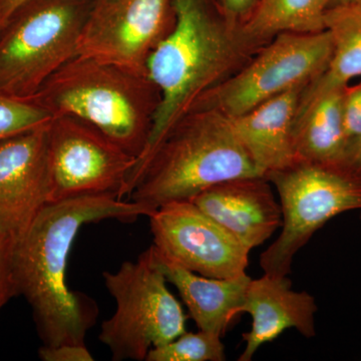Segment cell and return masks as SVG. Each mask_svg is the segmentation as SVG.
Wrapping results in <instances>:
<instances>
[{
    "instance_id": "cell-1",
    "label": "cell",
    "mask_w": 361,
    "mask_h": 361,
    "mask_svg": "<svg viewBox=\"0 0 361 361\" xmlns=\"http://www.w3.org/2000/svg\"><path fill=\"white\" fill-rule=\"evenodd\" d=\"M151 213L132 201L111 196L82 197L49 204L13 252L18 295L25 296L42 345L85 344L97 316V304L71 290L66 265L80 228L106 219L135 221Z\"/></svg>"
},
{
    "instance_id": "cell-2",
    "label": "cell",
    "mask_w": 361,
    "mask_h": 361,
    "mask_svg": "<svg viewBox=\"0 0 361 361\" xmlns=\"http://www.w3.org/2000/svg\"><path fill=\"white\" fill-rule=\"evenodd\" d=\"M174 27L147 65L161 103L137 163L202 97L236 75L264 47L249 39L242 21L229 18L217 0H174Z\"/></svg>"
},
{
    "instance_id": "cell-3",
    "label": "cell",
    "mask_w": 361,
    "mask_h": 361,
    "mask_svg": "<svg viewBox=\"0 0 361 361\" xmlns=\"http://www.w3.org/2000/svg\"><path fill=\"white\" fill-rule=\"evenodd\" d=\"M255 176L262 175L239 141L231 118L217 109L197 106L135 165L126 196L153 215L165 204L192 200L214 185Z\"/></svg>"
},
{
    "instance_id": "cell-4",
    "label": "cell",
    "mask_w": 361,
    "mask_h": 361,
    "mask_svg": "<svg viewBox=\"0 0 361 361\" xmlns=\"http://www.w3.org/2000/svg\"><path fill=\"white\" fill-rule=\"evenodd\" d=\"M33 99L51 116H73L94 126L139 161L148 146L161 92L147 73L75 56Z\"/></svg>"
},
{
    "instance_id": "cell-5",
    "label": "cell",
    "mask_w": 361,
    "mask_h": 361,
    "mask_svg": "<svg viewBox=\"0 0 361 361\" xmlns=\"http://www.w3.org/2000/svg\"><path fill=\"white\" fill-rule=\"evenodd\" d=\"M94 0H30L0 27V94L32 99L78 56Z\"/></svg>"
},
{
    "instance_id": "cell-6",
    "label": "cell",
    "mask_w": 361,
    "mask_h": 361,
    "mask_svg": "<svg viewBox=\"0 0 361 361\" xmlns=\"http://www.w3.org/2000/svg\"><path fill=\"white\" fill-rule=\"evenodd\" d=\"M103 276L116 308L102 324L99 338L113 360H146L152 348L186 332V315L149 248L137 261H127Z\"/></svg>"
},
{
    "instance_id": "cell-7",
    "label": "cell",
    "mask_w": 361,
    "mask_h": 361,
    "mask_svg": "<svg viewBox=\"0 0 361 361\" xmlns=\"http://www.w3.org/2000/svg\"><path fill=\"white\" fill-rule=\"evenodd\" d=\"M282 211L281 234L260 257L265 274L288 276L294 256L341 214L361 211V179L341 165L299 161L266 176Z\"/></svg>"
},
{
    "instance_id": "cell-8",
    "label": "cell",
    "mask_w": 361,
    "mask_h": 361,
    "mask_svg": "<svg viewBox=\"0 0 361 361\" xmlns=\"http://www.w3.org/2000/svg\"><path fill=\"white\" fill-rule=\"evenodd\" d=\"M331 37L316 33L276 35L236 75L199 99L193 108L217 109L233 118L296 87H305L326 70Z\"/></svg>"
},
{
    "instance_id": "cell-9",
    "label": "cell",
    "mask_w": 361,
    "mask_h": 361,
    "mask_svg": "<svg viewBox=\"0 0 361 361\" xmlns=\"http://www.w3.org/2000/svg\"><path fill=\"white\" fill-rule=\"evenodd\" d=\"M49 204L111 196L123 200L137 159L101 130L73 116L47 123Z\"/></svg>"
},
{
    "instance_id": "cell-10",
    "label": "cell",
    "mask_w": 361,
    "mask_h": 361,
    "mask_svg": "<svg viewBox=\"0 0 361 361\" xmlns=\"http://www.w3.org/2000/svg\"><path fill=\"white\" fill-rule=\"evenodd\" d=\"M175 23L174 0H94L78 56L148 75L149 56Z\"/></svg>"
},
{
    "instance_id": "cell-11",
    "label": "cell",
    "mask_w": 361,
    "mask_h": 361,
    "mask_svg": "<svg viewBox=\"0 0 361 361\" xmlns=\"http://www.w3.org/2000/svg\"><path fill=\"white\" fill-rule=\"evenodd\" d=\"M149 218L153 246L171 262L217 279L246 274L250 249L191 200L170 202Z\"/></svg>"
},
{
    "instance_id": "cell-12",
    "label": "cell",
    "mask_w": 361,
    "mask_h": 361,
    "mask_svg": "<svg viewBox=\"0 0 361 361\" xmlns=\"http://www.w3.org/2000/svg\"><path fill=\"white\" fill-rule=\"evenodd\" d=\"M49 122L0 142V239L13 249L49 204Z\"/></svg>"
},
{
    "instance_id": "cell-13",
    "label": "cell",
    "mask_w": 361,
    "mask_h": 361,
    "mask_svg": "<svg viewBox=\"0 0 361 361\" xmlns=\"http://www.w3.org/2000/svg\"><path fill=\"white\" fill-rule=\"evenodd\" d=\"M191 201L250 250L282 226L281 206L269 180L262 176L225 180Z\"/></svg>"
},
{
    "instance_id": "cell-14",
    "label": "cell",
    "mask_w": 361,
    "mask_h": 361,
    "mask_svg": "<svg viewBox=\"0 0 361 361\" xmlns=\"http://www.w3.org/2000/svg\"><path fill=\"white\" fill-rule=\"evenodd\" d=\"M314 297L306 291H294L288 276L265 274L251 279L242 304L241 313L252 316V329L242 338L246 346L239 361H250L263 344L275 341L286 329H296L301 336H315Z\"/></svg>"
},
{
    "instance_id": "cell-15",
    "label": "cell",
    "mask_w": 361,
    "mask_h": 361,
    "mask_svg": "<svg viewBox=\"0 0 361 361\" xmlns=\"http://www.w3.org/2000/svg\"><path fill=\"white\" fill-rule=\"evenodd\" d=\"M303 89L288 90L242 115L229 116L239 141L265 178L299 161L293 129Z\"/></svg>"
},
{
    "instance_id": "cell-16",
    "label": "cell",
    "mask_w": 361,
    "mask_h": 361,
    "mask_svg": "<svg viewBox=\"0 0 361 361\" xmlns=\"http://www.w3.org/2000/svg\"><path fill=\"white\" fill-rule=\"evenodd\" d=\"M149 250L157 267L179 291L199 330L224 336L233 318L241 313L252 278L247 274L231 279L202 276L163 257L153 245Z\"/></svg>"
},
{
    "instance_id": "cell-17",
    "label": "cell",
    "mask_w": 361,
    "mask_h": 361,
    "mask_svg": "<svg viewBox=\"0 0 361 361\" xmlns=\"http://www.w3.org/2000/svg\"><path fill=\"white\" fill-rule=\"evenodd\" d=\"M344 87L315 97L296 116L293 135L298 161L341 165L349 142L342 110Z\"/></svg>"
},
{
    "instance_id": "cell-18",
    "label": "cell",
    "mask_w": 361,
    "mask_h": 361,
    "mask_svg": "<svg viewBox=\"0 0 361 361\" xmlns=\"http://www.w3.org/2000/svg\"><path fill=\"white\" fill-rule=\"evenodd\" d=\"M325 30L334 44L331 58L326 70L302 90L296 116L315 97L361 78V4L329 8Z\"/></svg>"
},
{
    "instance_id": "cell-19",
    "label": "cell",
    "mask_w": 361,
    "mask_h": 361,
    "mask_svg": "<svg viewBox=\"0 0 361 361\" xmlns=\"http://www.w3.org/2000/svg\"><path fill=\"white\" fill-rule=\"evenodd\" d=\"M329 9V0H259L242 25L249 39L265 45L280 33L323 32Z\"/></svg>"
},
{
    "instance_id": "cell-20",
    "label": "cell",
    "mask_w": 361,
    "mask_h": 361,
    "mask_svg": "<svg viewBox=\"0 0 361 361\" xmlns=\"http://www.w3.org/2000/svg\"><path fill=\"white\" fill-rule=\"evenodd\" d=\"M225 346L221 336L199 330L185 332L174 341L152 348L146 361H224Z\"/></svg>"
},
{
    "instance_id": "cell-21",
    "label": "cell",
    "mask_w": 361,
    "mask_h": 361,
    "mask_svg": "<svg viewBox=\"0 0 361 361\" xmlns=\"http://www.w3.org/2000/svg\"><path fill=\"white\" fill-rule=\"evenodd\" d=\"M51 114L35 99L0 94V142L49 122Z\"/></svg>"
},
{
    "instance_id": "cell-22",
    "label": "cell",
    "mask_w": 361,
    "mask_h": 361,
    "mask_svg": "<svg viewBox=\"0 0 361 361\" xmlns=\"http://www.w3.org/2000/svg\"><path fill=\"white\" fill-rule=\"evenodd\" d=\"M343 123L348 141L361 137V80L349 84L343 92Z\"/></svg>"
},
{
    "instance_id": "cell-23",
    "label": "cell",
    "mask_w": 361,
    "mask_h": 361,
    "mask_svg": "<svg viewBox=\"0 0 361 361\" xmlns=\"http://www.w3.org/2000/svg\"><path fill=\"white\" fill-rule=\"evenodd\" d=\"M13 249L0 239V310L13 297L18 295L14 278Z\"/></svg>"
},
{
    "instance_id": "cell-24",
    "label": "cell",
    "mask_w": 361,
    "mask_h": 361,
    "mask_svg": "<svg viewBox=\"0 0 361 361\" xmlns=\"http://www.w3.org/2000/svg\"><path fill=\"white\" fill-rule=\"evenodd\" d=\"M40 360L44 361H92V353L85 344H61L56 346L42 345L39 350Z\"/></svg>"
},
{
    "instance_id": "cell-25",
    "label": "cell",
    "mask_w": 361,
    "mask_h": 361,
    "mask_svg": "<svg viewBox=\"0 0 361 361\" xmlns=\"http://www.w3.org/2000/svg\"><path fill=\"white\" fill-rule=\"evenodd\" d=\"M223 11L233 20L242 21L248 18L259 0H217Z\"/></svg>"
},
{
    "instance_id": "cell-26",
    "label": "cell",
    "mask_w": 361,
    "mask_h": 361,
    "mask_svg": "<svg viewBox=\"0 0 361 361\" xmlns=\"http://www.w3.org/2000/svg\"><path fill=\"white\" fill-rule=\"evenodd\" d=\"M341 166L361 179V137L348 142Z\"/></svg>"
},
{
    "instance_id": "cell-27",
    "label": "cell",
    "mask_w": 361,
    "mask_h": 361,
    "mask_svg": "<svg viewBox=\"0 0 361 361\" xmlns=\"http://www.w3.org/2000/svg\"><path fill=\"white\" fill-rule=\"evenodd\" d=\"M30 0H0V27L18 7Z\"/></svg>"
},
{
    "instance_id": "cell-28",
    "label": "cell",
    "mask_w": 361,
    "mask_h": 361,
    "mask_svg": "<svg viewBox=\"0 0 361 361\" xmlns=\"http://www.w3.org/2000/svg\"><path fill=\"white\" fill-rule=\"evenodd\" d=\"M361 4V0H329V8L336 6H350Z\"/></svg>"
},
{
    "instance_id": "cell-29",
    "label": "cell",
    "mask_w": 361,
    "mask_h": 361,
    "mask_svg": "<svg viewBox=\"0 0 361 361\" xmlns=\"http://www.w3.org/2000/svg\"><path fill=\"white\" fill-rule=\"evenodd\" d=\"M360 220H361V211H360Z\"/></svg>"
}]
</instances>
